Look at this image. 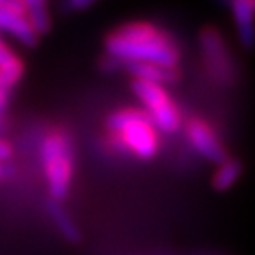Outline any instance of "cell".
Wrapping results in <instances>:
<instances>
[{"label":"cell","instance_id":"6da1fadb","mask_svg":"<svg viewBox=\"0 0 255 255\" xmlns=\"http://www.w3.org/2000/svg\"><path fill=\"white\" fill-rule=\"evenodd\" d=\"M107 53L123 64H156L175 68L179 62V48L151 23H128L107 37Z\"/></svg>","mask_w":255,"mask_h":255},{"label":"cell","instance_id":"7a4b0ae2","mask_svg":"<svg viewBox=\"0 0 255 255\" xmlns=\"http://www.w3.org/2000/svg\"><path fill=\"white\" fill-rule=\"evenodd\" d=\"M112 143L119 151L131 152L138 159H151L158 152V129L145 112L124 108L112 114L107 121Z\"/></svg>","mask_w":255,"mask_h":255},{"label":"cell","instance_id":"3957f363","mask_svg":"<svg viewBox=\"0 0 255 255\" xmlns=\"http://www.w3.org/2000/svg\"><path fill=\"white\" fill-rule=\"evenodd\" d=\"M41 156L52 200L60 202L68 195L73 179V149L68 135L62 131L50 133L41 145Z\"/></svg>","mask_w":255,"mask_h":255},{"label":"cell","instance_id":"277c9868","mask_svg":"<svg viewBox=\"0 0 255 255\" xmlns=\"http://www.w3.org/2000/svg\"><path fill=\"white\" fill-rule=\"evenodd\" d=\"M133 92L136 94L142 105L145 107V114L156 129L163 133H174L181 128V114L165 91V87L158 84H149V82H133Z\"/></svg>","mask_w":255,"mask_h":255},{"label":"cell","instance_id":"5b68a950","mask_svg":"<svg viewBox=\"0 0 255 255\" xmlns=\"http://www.w3.org/2000/svg\"><path fill=\"white\" fill-rule=\"evenodd\" d=\"M200 46H202L204 62L213 78L222 85L232 84L234 66H232L229 50L223 43V37L215 27H206L200 32Z\"/></svg>","mask_w":255,"mask_h":255},{"label":"cell","instance_id":"8992f818","mask_svg":"<svg viewBox=\"0 0 255 255\" xmlns=\"http://www.w3.org/2000/svg\"><path fill=\"white\" fill-rule=\"evenodd\" d=\"M0 28L11 34L25 46H36L37 34L27 20V9L21 0H7L0 5Z\"/></svg>","mask_w":255,"mask_h":255},{"label":"cell","instance_id":"52a82bcc","mask_svg":"<svg viewBox=\"0 0 255 255\" xmlns=\"http://www.w3.org/2000/svg\"><path fill=\"white\" fill-rule=\"evenodd\" d=\"M186 135L190 138L191 145L206 159L218 165L227 159V151L223 147V143L220 142L215 129L207 123L200 119H190L186 124Z\"/></svg>","mask_w":255,"mask_h":255},{"label":"cell","instance_id":"ba28073f","mask_svg":"<svg viewBox=\"0 0 255 255\" xmlns=\"http://www.w3.org/2000/svg\"><path fill=\"white\" fill-rule=\"evenodd\" d=\"M239 43L247 50L255 46V5L252 0H236L231 4Z\"/></svg>","mask_w":255,"mask_h":255},{"label":"cell","instance_id":"9c48e42d","mask_svg":"<svg viewBox=\"0 0 255 255\" xmlns=\"http://www.w3.org/2000/svg\"><path fill=\"white\" fill-rule=\"evenodd\" d=\"M124 68L135 76V80L158 84L161 87L163 84H174L179 80L177 68H163V66H156V64H124Z\"/></svg>","mask_w":255,"mask_h":255},{"label":"cell","instance_id":"30bf717a","mask_svg":"<svg viewBox=\"0 0 255 255\" xmlns=\"http://www.w3.org/2000/svg\"><path fill=\"white\" fill-rule=\"evenodd\" d=\"M48 215L53 220V223L57 225L59 232L62 234L64 239H68L69 243H78L82 234H80V229L76 227L75 220L68 215V211L60 206V202L57 200H50L48 202Z\"/></svg>","mask_w":255,"mask_h":255},{"label":"cell","instance_id":"8fae6325","mask_svg":"<svg viewBox=\"0 0 255 255\" xmlns=\"http://www.w3.org/2000/svg\"><path fill=\"white\" fill-rule=\"evenodd\" d=\"M243 174V165L239 163L238 159L234 158H227L225 161L218 165L215 175H213V188L216 191H227L238 183V179Z\"/></svg>","mask_w":255,"mask_h":255},{"label":"cell","instance_id":"7c38bea8","mask_svg":"<svg viewBox=\"0 0 255 255\" xmlns=\"http://www.w3.org/2000/svg\"><path fill=\"white\" fill-rule=\"evenodd\" d=\"M25 9H27V20L30 27L34 28L37 36L48 34L52 28V20H50V12L44 2L41 0H25Z\"/></svg>","mask_w":255,"mask_h":255},{"label":"cell","instance_id":"4fadbf2b","mask_svg":"<svg viewBox=\"0 0 255 255\" xmlns=\"http://www.w3.org/2000/svg\"><path fill=\"white\" fill-rule=\"evenodd\" d=\"M21 75H23V64L18 59H14L12 62L2 66V68H0V89L9 91V89L21 78Z\"/></svg>","mask_w":255,"mask_h":255},{"label":"cell","instance_id":"5bb4252c","mask_svg":"<svg viewBox=\"0 0 255 255\" xmlns=\"http://www.w3.org/2000/svg\"><path fill=\"white\" fill-rule=\"evenodd\" d=\"M121 66H124V64L121 62L119 59H116V57L108 55V53L103 57V59L100 60V68L103 69L105 73H114V71H117V69H119Z\"/></svg>","mask_w":255,"mask_h":255},{"label":"cell","instance_id":"9a60e30c","mask_svg":"<svg viewBox=\"0 0 255 255\" xmlns=\"http://www.w3.org/2000/svg\"><path fill=\"white\" fill-rule=\"evenodd\" d=\"M14 59H16V55L11 52V50H9L7 44L0 41V68H2V66H5V64L12 62Z\"/></svg>","mask_w":255,"mask_h":255},{"label":"cell","instance_id":"2e32d148","mask_svg":"<svg viewBox=\"0 0 255 255\" xmlns=\"http://www.w3.org/2000/svg\"><path fill=\"white\" fill-rule=\"evenodd\" d=\"M91 5H94L92 0H71V2L66 4V7L73 9V11H82V9H87V7H91Z\"/></svg>","mask_w":255,"mask_h":255},{"label":"cell","instance_id":"e0dca14e","mask_svg":"<svg viewBox=\"0 0 255 255\" xmlns=\"http://www.w3.org/2000/svg\"><path fill=\"white\" fill-rule=\"evenodd\" d=\"M11 152H12V149H11V145H9V142L0 140V161L7 159L9 156H11Z\"/></svg>","mask_w":255,"mask_h":255},{"label":"cell","instance_id":"ac0fdd59","mask_svg":"<svg viewBox=\"0 0 255 255\" xmlns=\"http://www.w3.org/2000/svg\"><path fill=\"white\" fill-rule=\"evenodd\" d=\"M5 105H7V91L0 89V112L4 110Z\"/></svg>","mask_w":255,"mask_h":255},{"label":"cell","instance_id":"d6986e66","mask_svg":"<svg viewBox=\"0 0 255 255\" xmlns=\"http://www.w3.org/2000/svg\"><path fill=\"white\" fill-rule=\"evenodd\" d=\"M254 5H255V0H254Z\"/></svg>","mask_w":255,"mask_h":255},{"label":"cell","instance_id":"ffe728a7","mask_svg":"<svg viewBox=\"0 0 255 255\" xmlns=\"http://www.w3.org/2000/svg\"><path fill=\"white\" fill-rule=\"evenodd\" d=\"M0 5H2V2H0Z\"/></svg>","mask_w":255,"mask_h":255},{"label":"cell","instance_id":"44dd1931","mask_svg":"<svg viewBox=\"0 0 255 255\" xmlns=\"http://www.w3.org/2000/svg\"><path fill=\"white\" fill-rule=\"evenodd\" d=\"M0 174H2V170H0Z\"/></svg>","mask_w":255,"mask_h":255}]
</instances>
